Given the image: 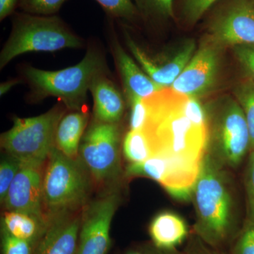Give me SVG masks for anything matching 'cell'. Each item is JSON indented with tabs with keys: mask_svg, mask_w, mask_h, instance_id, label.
Listing matches in <instances>:
<instances>
[{
	"mask_svg": "<svg viewBox=\"0 0 254 254\" xmlns=\"http://www.w3.org/2000/svg\"><path fill=\"white\" fill-rule=\"evenodd\" d=\"M233 172L205 153L190 193L195 212L190 232L218 250H228L245 220Z\"/></svg>",
	"mask_w": 254,
	"mask_h": 254,
	"instance_id": "obj_1",
	"label": "cell"
},
{
	"mask_svg": "<svg viewBox=\"0 0 254 254\" xmlns=\"http://www.w3.org/2000/svg\"><path fill=\"white\" fill-rule=\"evenodd\" d=\"M185 95L168 88L144 98L148 118L144 130L154 150L187 168L200 170L208 127L195 125L184 110Z\"/></svg>",
	"mask_w": 254,
	"mask_h": 254,
	"instance_id": "obj_2",
	"label": "cell"
},
{
	"mask_svg": "<svg viewBox=\"0 0 254 254\" xmlns=\"http://www.w3.org/2000/svg\"><path fill=\"white\" fill-rule=\"evenodd\" d=\"M107 71L105 57L98 48L92 46L83 59L74 66L58 71L27 66L23 75L31 88V101L55 97L68 110L82 111L92 82Z\"/></svg>",
	"mask_w": 254,
	"mask_h": 254,
	"instance_id": "obj_3",
	"label": "cell"
},
{
	"mask_svg": "<svg viewBox=\"0 0 254 254\" xmlns=\"http://www.w3.org/2000/svg\"><path fill=\"white\" fill-rule=\"evenodd\" d=\"M205 108L208 119L205 153L222 166L238 170L251 152L250 128L243 110L232 96L213 100Z\"/></svg>",
	"mask_w": 254,
	"mask_h": 254,
	"instance_id": "obj_4",
	"label": "cell"
},
{
	"mask_svg": "<svg viewBox=\"0 0 254 254\" xmlns=\"http://www.w3.org/2000/svg\"><path fill=\"white\" fill-rule=\"evenodd\" d=\"M94 189L79 158H68L56 147L52 150L43 182V205L48 220L57 214L82 210L91 200Z\"/></svg>",
	"mask_w": 254,
	"mask_h": 254,
	"instance_id": "obj_5",
	"label": "cell"
},
{
	"mask_svg": "<svg viewBox=\"0 0 254 254\" xmlns=\"http://www.w3.org/2000/svg\"><path fill=\"white\" fill-rule=\"evenodd\" d=\"M83 46V40L58 16L16 13L11 33L0 53V68L25 53H52Z\"/></svg>",
	"mask_w": 254,
	"mask_h": 254,
	"instance_id": "obj_6",
	"label": "cell"
},
{
	"mask_svg": "<svg viewBox=\"0 0 254 254\" xmlns=\"http://www.w3.org/2000/svg\"><path fill=\"white\" fill-rule=\"evenodd\" d=\"M122 152L120 124L93 120L82 138L78 158L89 173L95 189L103 191L123 185L125 177Z\"/></svg>",
	"mask_w": 254,
	"mask_h": 254,
	"instance_id": "obj_7",
	"label": "cell"
},
{
	"mask_svg": "<svg viewBox=\"0 0 254 254\" xmlns=\"http://www.w3.org/2000/svg\"><path fill=\"white\" fill-rule=\"evenodd\" d=\"M64 106L58 104L49 111L33 118L13 119V126L1 135L4 153L21 163L46 164L55 147V135Z\"/></svg>",
	"mask_w": 254,
	"mask_h": 254,
	"instance_id": "obj_8",
	"label": "cell"
},
{
	"mask_svg": "<svg viewBox=\"0 0 254 254\" xmlns=\"http://www.w3.org/2000/svg\"><path fill=\"white\" fill-rule=\"evenodd\" d=\"M123 185L103 190L81 212L78 254H108L112 222L123 202Z\"/></svg>",
	"mask_w": 254,
	"mask_h": 254,
	"instance_id": "obj_9",
	"label": "cell"
},
{
	"mask_svg": "<svg viewBox=\"0 0 254 254\" xmlns=\"http://www.w3.org/2000/svg\"><path fill=\"white\" fill-rule=\"evenodd\" d=\"M207 38L223 49L254 46V0H227L214 13Z\"/></svg>",
	"mask_w": 254,
	"mask_h": 254,
	"instance_id": "obj_10",
	"label": "cell"
},
{
	"mask_svg": "<svg viewBox=\"0 0 254 254\" xmlns=\"http://www.w3.org/2000/svg\"><path fill=\"white\" fill-rule=\"evenodd\" d=\"M125 40L131 56L140 67L155 83L164 88L172 86L196 50L195 41L188 40L173 50L154 54L140 46L127 31L125 32Z\"/></svg>",
	"mask_w": 254,
	"mask_h": 254,
	"instance_id": "obj_11",
	"label": "cell"
},
{
	"mask_svg": "<svg viewBox=\"0 0 254 254\" xmlns=\"http://www.w3.org/2000/svg\"><path fill=\"white\" fill-rule=\"evenodd\" d=\"M222 50L207 38L170 88L179 94L197 98L213 91L218 81Z\"/></svg>",
	"mask_w": 254,
	"mask_h": 254,
	"instance_id": "obj_12",
	"label": "cell"
},
{
	"mask_svg": "<svg viewBox=\"0 0 254 254\" xmlns=\"http://www.w3.org/2000/svg\"><path fill=\"white\" fill-rule=\"evenodd\" d=\"M45 166L46 164H21L1 204L4 210L28 213L47 223L43 194Z\"/></svg>",
	"mask_w": 254,
	"mask_h": 254,
	"instance_id": "obj_13",
	"label": "cell"
},
{
	"mask_svg": "<svg viewBox=\"0 0 254 254\" xmlns=\"http://www.w3.org/2000/svg\"><path fill=\"white\" fill-rule=\"evenodd\" d=\"M81 212L49 217L34 254H78Z\"/></svg>",
	"mask_w": 254,
	"mask_h": 254,
	"instance_id": "obj_14",
	"label": "cell"
},
{
	"mask_svg": "<svg viewBox=\"0 0 254 254\" xmlns=\"http://www.w3.org/2000/svg\"><path fill=\"white\" fill-rule=\"evenodd\" d=\"M111 49L123 81L126 98L136 96L144 99L165 89L144 72L136 60L124 50L117 40L114 39L112 42Z\"/></svg>",
	"mask_w": 254,
	"mask_h": 254,
	"instance_id": "obj_15",
	"label": "cell"
},
{
	"mask_svg": "<svg viewBox=\"0 0 254 254\" xmlns=\"http://www.w3.org/2000/svg\"><path fill=\"white\" fill-rule=\"evenodd\" d=\"M89 91L93 99V120L120 123L125 113V100L113 82L107 76V73L95 78Z\"/></svg>",
	"mask_w": 254,
	"mask_h": 254,
	"instance_id": "obj_16",
	"label": "cell"
},
{
	"mask_svg": "<svg viewBox=\"0 0 254 254\" xmlns=\"http://www.w3.org/2000/svg\"><path fill=\"white\" fill-rule=\"evenodd\" d=\"M190 233L186 220L172 211L157 214L148 226L150 242L165 250L177 249L187 242Z\"/></svg>",
	"mask_w": 254,
	"mask_h": 254,
	"instance_id": "obj_17",
	"label": "cell"
},
{
	"mask_svg": "<svg viewBox=\"0 0 254 254\" xmlns=\"http://www.w3.org/2000/svg\"><path fill=\"white\" fill-rule=\"evenodd\" d=\"M88 120V115L84 112L73 111L64 115L60 120L55 135V147L68 158H78Z\"/></svg>",
	"mask_w": 254,
	"mask_h": 254,
	"instance_id": "obj_18",
	"label": "cell"
},
{
	"mask_svg": "<svg viewBox=\"0 0 254 254\" xmlns=\"http://www.w3.org/2000/svg\"><path fill=\"white\" fill-rule=\"evenodd\" d=\"M46 224L29 214L11 210H4L1 221V226L13 236L35 242L41 238Z\"/></svg>",
	"mask_w": 254,
	"mask_h": 254,
	"instance_id": "obj_19",
	"label": "cell"
},
{
	"mask_svg": "<svg viewBox=\"0 0 254 254\" xmlns=\"http://www.w3.org/2000/svg\"><path fill=\"white\" fill-rule=\"evenodd\" d=\"M123 154L127 165L143 163L154 155L153 145L144 130H129L123 141Z\"/></svg>",
	"mask_w": 254,
	"mask_h": 254,
	"instance_id": "obj_20",
	"label": "cell"
},
{
	"mask_svg": "<svg viewBox=\"0 0 254 254\" xmlns=\"http://www.w3.org/2000/svg\"><path fill=\"white\" fill-rule=\"evenodd\" d=\"M234 98L243 110L251 136V151L254 150V81H241L233 89Z\"/></svg>",
	"mask_w": 254,
	"mask_h": 254,
	"instance_id": "obj_21",
	"label": "cell"
},
{
	"mask_svg": "<svg viewBox=\"0 0 254 254\" xmlns=\"http://www.w3.org/2000/svg\"><path fill=\"white\" fill-rule=\"evenodd\" d=\"M138 14L152 21L173 18L174 0H133Z\"/></svg>",
	"mask_w": 254,
	"mask_h": 254,
	"instance_id": "obj_22",
	"label": "cell"
},
{
	"mask_svg": "<svg viewBox=\"0 0 254 254\" xmlns=\"http://www.w3.org/2000/svg\"><path fill=\"white\" fill-rule=\"evenodd\" d=\"M245 220L254 222V150L246 160L243 173Z\"/></svg>",
	"mask_w": 254,
	"mask_h": 254,
	"instance_id": "obj_23",
	"label": "cell"
},
{
	"mask_svg": "<svg viewBox=\"0 0 254 254\" xmlns=\"http://www.w3.org/2000/svg\"><path fill=\"white\" fill-rule=\"evenodd\" d=\"M110 17L133 21L138 11L133 0H95Z\"/></svg>",
	"mask_w": 254,
	"mask_h": 254,
	"instance_id": "obj_24",
	"label": "cell"
},
{
	"mask_svg": "<svg viewBox=\"0 0 254 254\" xmlns=\"http://www.w3.org/2000/svg\"><path fill=\"white\" fill-rule=\"evenodd\" d=\"M21 163L18 159L4 153L0 163V200L4 203L9 187L16 176Z\"/></svg>",
	"mask_w": 254,
	"mask_h": 254,
	"instance_id": "obj_25",
	"label": "cell"
},
{
	"mask_svg": "<svg viewBox=\"0 0 254 254\" xmlns=\"http://www.w3.org/2000/svg\"><path fill=\"white\" fill-rule=\"evenodd\" d=\"M227 252L229 254H254V222L245 220Z\"/></svg>",
	"mask_w": 254,
	"mask_h": 254,
	"instance_id": "obj_26",
	"label": "cell"
},
{
	"mask_svg": "<svg viewBox=\"0 0 254 254\" xmlns=\"http://www.w3.org/2000/svg\"><path fill=\"white\" fill-rule=\"evenodd\" d=\"M66 0H18L17 7L22 12L39 16H53Z\"/></svg>",
	"mask_w": 254,
	"mask_h": 254,
	"instance_id": "obj_27",
	"label": "cell"
},
{
	"mask_svg": "<svg viewBox=\"0 0 254 254\" xmlns=\"http://www.w3.org/2000/svg\"><path fill=\"white\" fill-rule=\"evenodd\" d=\"M217 1L218 0H182L180 12L182 20L189 26L194 25Z\"/></svg>",
	"mask_w": 254,
	"mask_h": 254,
	"instance_id": "obj_28",
	"label": "cell"
},
{
	"mask_svg": "<svg viewBox=\"0 0 254 254\" xmlns=\"http://www.w3.org/2000/svg\"><path fill=\"white\" fill-rule=\"evenodd\" d=\"M37 243L16 238L1 226V254H34Z\"/></svg>",
	"mask_w": 254,
	"mask_h": 254,
	"instance_id": "obj_29",
	"label": "cell"
},
{
	"mask_svg": "<svg viewBox=\"0 0 254 254\" xmlns=\"http://www.w3.org/2000/svg\"><path fill=\"white\" fill-rule=\"evenodd\" d=\"M126 98L130 106L129 130H143L148 118V107L144 99L136 96Z\"/></svg>",
	"mask_w": 254,
	"mask_h": 254,
	"instance_id": "obj_30",
	"label": "cell"
},
{
	"mask_svg": "<svg viewBox=\"0 0 254 254\" xmlns=\"http://www.w3.org/2000/svg\"><path fill=\"white\" fill-rule=\"evenodd\" d=\"M232 48L246 76L254 81V46H239Z\"/></svg>",
	"mask_w": 254,
	"mask_h": 254,
	"instance_id": "obj_31",
	"label": "cell"
},
{
	"mask_svg": "<svg viewBox=\"0 0 254 254\" xmlns=\"http://www.w3.org/2000/svg\"><path fill=\"white\" fill-rule=\"evenodd\" d=\"M183 251L185 254H229L227 251L218 250L207 245L191 232Z\"/></svg>",
	"mask_w": 254,
	"mask_h": 254,
	"instance_id": "obj_32",
	"label": "cell"
},
{
	"mask_svg": "<svg viewBox=\"0 0 254 254\" xmlns=\"http://www.w3.org/2000/svg\"><path fill=\"white\" fill-rule=\"evenodd\" d=\"M124 254H185L184 251L178 249L165 250L159 248L149 242H141L128 247Z\"/></svg>",
	"mask_w": 254,
	"mask_h": 254,
	"instance_id": "obj_33",
	"label": "cell"
},
{
	"mask_svg": "<svg viewBox=\"0 0 254 254\" xmlns=\"http://www.w3.org/2000/svg\"><path fill=\"white\" fill-rule=\"evenodd\" d=\"M17 4L18 0H0V20L1 21L14 14Z\"/></svg>",
	"mask_w": 254,
	"mask_h": 254,
	"instance_id": "obj_34",
	"label": "cell"
},
{
	"mask_svg": "<svg viewBox=\"0 0 254 254\" xmlns=\"http://www.w3.org/2000/svg\"><path fill=\"white\" fill-rule=\"evenodd\" d=\"M21 81L18 79H11L9 81L1 83L0 85V95L3 96L5 94L8 93L9 91H11L13 88L16 85L18 84Z\"/></svg>",
	"mask_w": 254,
	"mask_h": 254,
	"instance_id": "obj_35",
	"label": "cell"
}]
</instances>
